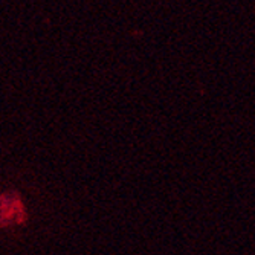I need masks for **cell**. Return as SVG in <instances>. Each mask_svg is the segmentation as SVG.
<instances>
[{
    "instance_id": "cell-1",
    "label": "cell",
    "mask_w": 255,
    "mask_h": 255,
    "mask_svg": "<svg viewBox=\"0 0 255 255\" xmlns=\"http://www.w3.org/2000/svg\"><path fill=\"white\" fill-rule=\"evenodd\" d=\"M26 220V208L17 191L0 193V228L17 226Z\"/></svg>"
}]
</instances>
